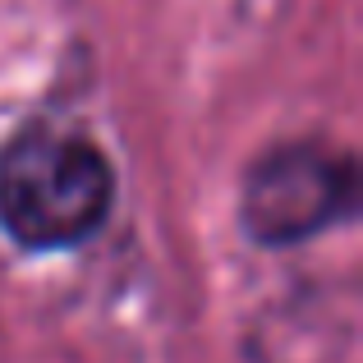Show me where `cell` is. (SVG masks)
<instances>
[{
  "mask_svg": "<svg viewBox=\"0 0 363 363\" xmlns=\"http://www.w3.org/2000/svg\"><path fill=\"white\" fill-rule=\"evenodd\" d=\"M116 170L83 133L28 124L0 147V230L23 248H69L106 225Z\"/></svg>",
  "mask_w": 363,
  "mask_h": 363,
  "instance_id": "cell-1",
  "label": "cell"
},
{
  "mask_svg": "<svg viewBox=\"0 0 363 363\" xmlns=\"http://www.w3.org/2000/svg\"><path fill=\"white\" fill-rule=\"evenodd\" d=\"M354 161L327 143H281L262 152L244 175V230L257 244H303L350 216L354 207Z\"/></svg>",
  "mask_w": 363,
  "mask_h": 363,
  "instance_id": "cell-2",
  "label": "cell"
}]
</instances>
